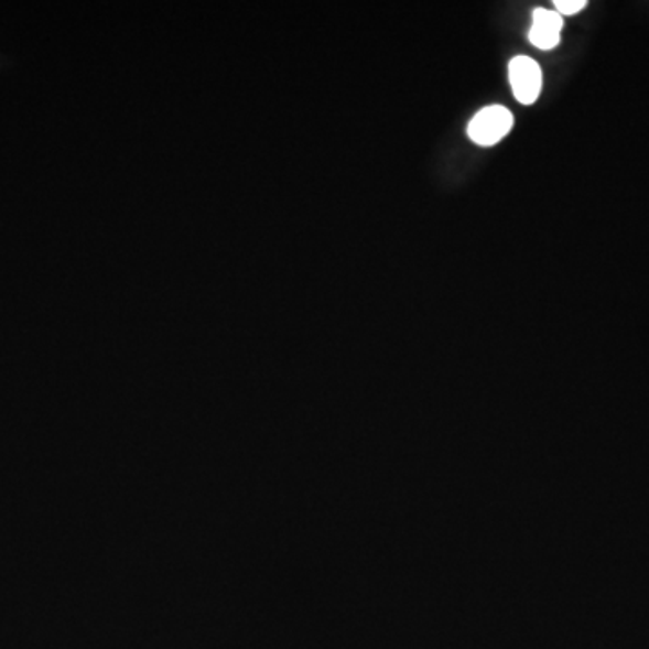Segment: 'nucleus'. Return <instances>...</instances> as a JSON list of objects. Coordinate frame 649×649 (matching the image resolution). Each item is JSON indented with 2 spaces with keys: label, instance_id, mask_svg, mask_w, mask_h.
I'll use <instances>...</instances> for the list:
<instances>
[{
  "label": "nucleus",
  "instance_id": "f257e3e1",
  "mask_svg": "<svg viewBox=\"0 0 649 649\" xmlns=\"http://www.w3.org/2000/svg\"><path fill=\"white\" fill-rule=\"evenodd\" d=\"M512 123L515 119L506 107L491 105L482 109L472 119V123L467 127V134L480 147H493L511 132Z\"/></svg>",
  "mask_w": 649,
  "mask_h": 649
},
{
  "label": "nucleus",
  "instance_id": "f03ea898",
  "mask_svg": "<svg viewBox=\"0 0 649 649\" xmlns=\"http://www.w3.org/2000/svg\"><path fill=\"white\" fill-rule=\"evenodd\" d=\"M512 93L521 105L536 104L541 93V69L529 56H516L509 64Z\"/></svg>",
  "mask_w": 649,
  "mask_h": 649
},
{
  "label": "nucleus",
  "instance_id": "7ed1b4c3",
  "mask_svg": "<svg viewBox=\"0 0 649 649\" xmlns=\"http://www.w3.org/2000/svg\"><path fill=\"white\" fill-rule=\"evenodd\" d=\"M561 30H563V17L558 11L538 8L532 13V28L529 33L531 44L538 50L551 51L560 44Z\"/></svg>",
  "mask_w": 649,
  "mask_h": 649
},
{
  "label": "nucleus",
  "instance_id": "20e7f679",
  "mask_svg": "<svg viewBox=\"0 0 649 649\" xmlns=\"http://www.w3.org/2000/svg\"><path fill=\"white\" fill-rule=\"evenodd\" d=\"M586 0H555L554 6L555 10L560 15H575V13H580V11L585 10Z\"/></svg>",
  "mask_w": 649,
  "mask_h": 649
}]
</instances>
